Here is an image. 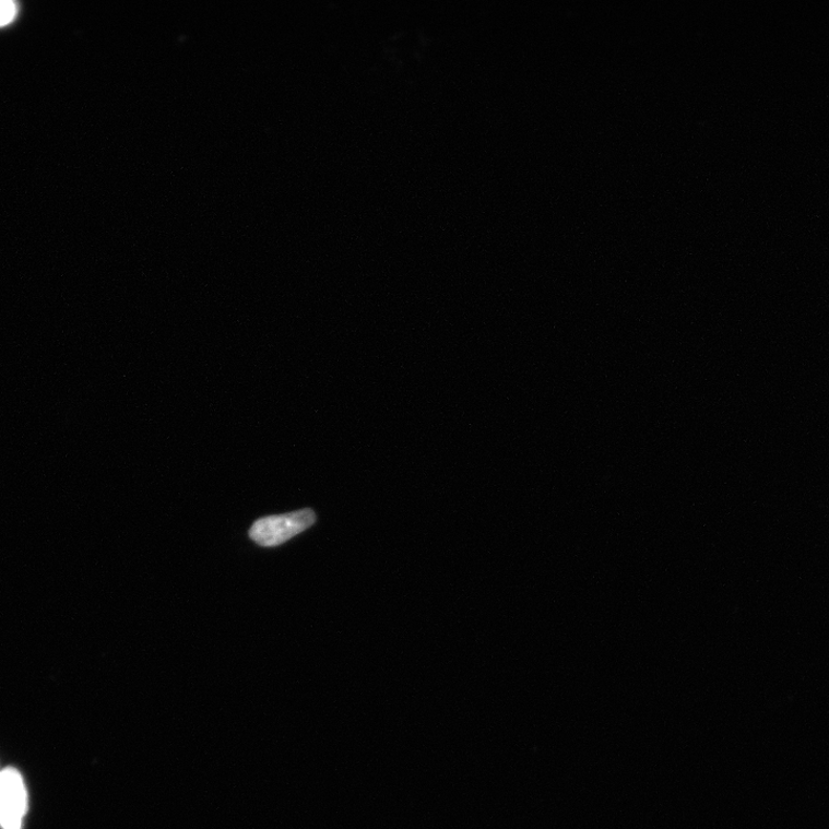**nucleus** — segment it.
Returning a JSON list of instances; mask_svg holds the SVG:
<instances>
[{"mask_svg":"<svg viewBox=\"0 0 829 829\" xmlns=\"http://www.w3.org/2000/svg\"><path fill=\"white\" fill-rule=\"evenodd\" d=\"M27 813V792L23 777L12 768L0 771V827L21 829Z\"/></svg>","mask_w":829,"mask_h":829,"instance_id":"obj_2","label":"nucleus"},{"mask_svg":"<svg viewBox=\"0 0 829 829\" xmlns=\"http://www.w3.org/2000/svg\"><path fill=\"white\" fill-rule=\"evenodd\" d=\"M17 14V7L11 0H0V27L12 23Z\"/></svg>","mask_w":829,"mask_h":829,"instance_id":"obj_3","label":"nucleus"},{"mask_svg":"<svg viewBox=\"0 0 829 829\" xmlns=\"http://www.w3.org/2000/svg\"><path fill=\"white\" fill-rule=\"evenodd\" d=\"M316 516L311 509L272 516L258 520L249 530V537L264 547L280 546L313 525Z\"/></svg>","mask_w":829,"mask_h":829,"instance_id":"obj_1","label":"nucleus"}]
</instances>
